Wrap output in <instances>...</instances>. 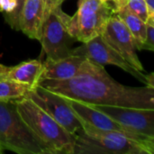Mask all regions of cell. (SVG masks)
Listing matches in <instances>:
<instances>
[{"label":"cell","instance_id":"6da1fadb","mask_svg":"<svg viewBox=\"0 0 154 154\" xmlns=\"http://www.w3.org/2000/svg\"><path fill=\"white\" fill-rule=\"evenodd\" d=\"M38 86L60 97L88 105L154 109V88H132L113 79L104 66L87 59L83 69L65 80H43Z\"/></svg>","mask_w":154,"mask_h":154},{"label":"cell","instance_id":"7a4b0ae2","mask_svg":"<svg viewBox=\"0 0 154 154\" xmlns=\"http://www.w3.org/2000/svg\"><path fill=\"white\" fill-rule=\"evenodd\" d=\"M25 125L47 147L50 154L75 153L76 135L69 134L28 97L14 100Z\"/></svg>","mask_w":154,"mask_h":154},{"label":"cell","instance_id":"3957f363","mask_svg":"<svg viewBox=\"0 0 154 154\" xmlns=\"http://www.w3.org/2000/svg\"><path fill=\"white\" fill-rule=\"evenodd\" d=\"M79 120L82 128L80 134H75V153L153 154L154 145L132 140L117 132L98 129Z\"/></svg>","mask_w":154,"mask_h":154},{"label":"cell","instance_id":"277c9868","mask_svg":"<svg viewBox=\"0 0 154 154\" xmlns=\"http://www.w3.org/2000/svg\"><path fill=\"white\" fill-rule=\"evenodd\" d=\"M0 147L19 154H50L21 118L14 100L0 101Z\"/></svg>","mask_w":154,"mask_h":154},{"label":"cell","instance_id":"5b68a950","mask_svg":"<svg viewBox=\"0 0 154 154\" xmlns=\"http://www.w3.org/2000/svg\"><path fill=\"white\" fill-rule=\"evenodd\" d=\"M114 14L113 5L106 0H79L78 11L67 23L68 31L84 43L101 35Z\"/></svg>","mask_w":154,"mask_h":154},{"label":"cell","instance_id":"8992f818","mask_svg":"<svg viewBox=\"0 0 154 154\" xmlns=\"http://www.w3.org/2000/svg\"><path fill=\"white\" fill-rule=\"evenodd\" d=\"M69 18L59 6L43 21L40 42L47 60H58L72 54L71 46L76 39L67 28Z\"/></svg>","mask_w":154,"mask_h":154},{"label":"cell","instance_id":"52a82bcc","mask_svg":"<svg viewBox=\"0 0 154 154\" xmlns=\"http://www.w3.org/2000/svg\"><path fill=\"white\" fill-rule=\"evenodd\" d=\"M72 54L84 55L91 61L101 66L108 64L116 65L131 74L142 83L154 88L153 73L145 75L142 71L135 69L117 51H116L104 40L102 35H98L84 42L82 46L72 49Z\"/></svg>","mask_w":154,"mask_h":154},{"label":"cell","instance_id":"ba28073f","mask_svg":"<svg viewBox=\"0 0 154 154\" xmlns=\"http://www.w3.org/2000/svg\"><path fill=\"white\" fill-rule=\"evenodd\" d=\"M26 97L31 98L69 134H76L81 130L79 118L62 97L40 86L31 89Z\"/></svg>","mask_w":154,"mask_h":154},{"label":"cell","instance_id":"9c48e42d","mask_svg":"<svg viewBox=\"0 0 154 154\" xmlns=\"http://www.w3.org/2000/svg\"><path fill=\"white\" fill-rule=\"evenodd\" d=\"M63 98L71 107L73 112L79 116V118L87 122L88 124L101 130L114 131V132L120 133L129 137L132 140H134L143 143L154 145V138L139 134L137 132H134L129 128L123 126L122 125H120L119 123L112 119L107 115L104 114L103 112L97 109L93 108L88 104H85L80 101L73 100L70 98H67V97H63Z\"/></svg>","mask_w":154,"mask_h":154},{"label":"cell","instance_id":"30bf717a","mask_svg":"<svg viewBox=\"0 0 154 154\" xmlns=\"http://www.w3.org/2000/svg\"><path fill=\"white\" fill-rule=\"evenodd\" d=\"M101 35L135 69L144 71V68L136 53L137 48L134 38L117 14H114L110 17Z\"/></svg>","mask_w":154,"mask_h":154},{"label":"cell","instance_id":"8fae6325","mask_svg":"<svg viewBox=\"0 0 154 154\" xmlns=\"http://www.w3.org/2000/svg\"><path fill=\"white\" fill-rule=\"evenodd\" d=\"M89 106L107 115L123 126L154 138V109H138L106 105Z\"/></svg>","mask_w":154,"mask_h":154},{"label":"cell","instance_id":"7c38bea8","mask_svg":"<svg viewBox=\"0 0 154 154\" xmlns=\"http://www.w3.org/2000/svg\"><path fill=\"white\" fill-rule=\"evenodd\" d=\"M87 57L80 54H70L58 60H47L42 62L40 82L43 80H65L77 75L84 66Z\"/></svg>","mask_w":154,"mask_h":154},{"label":"cell","instance_id":"4fadbf2b","mask_svg":"<svg viewBox=\"0 0 154 154\" xmlns=\"http://www.w3.org/2000/svg\"><path fill=\"white\" fill-rule=\"evenodd\" d=\"M44 16V2L42 0H25L21 10L18 26L29 38L40 41Z\"/></svg>","mask_w":154,"mask_h":154},{"label":"cell","instance_id":"5bb4252c","mask_svg":"<svg viewBox=\"0 0 154 154\" xmlns=\"http://www.w3.org/2000/svg\"><path fill=\"white\" fill-rule=\"evenodd\" d=\"M42 71V62L38 60H30L0 72V79L28 85L34 88L39 84Z\"/></svg>","mask_w":154,"mask_h":154},{"label":"cell","instance_id":"9a60e30c","mask_svg":"<svg viewBox=\"0 0 154 154\" xmlns=\"http://www.w3.org/2000/svg\"><path fill=\"white\" fill-rule=\"evenodd\" d=\"M115 14L120 17L132 33L134 38L137 50H143L146 37V23L136 14L132 13L126 6L115 10Z\"/></svg>","mask_w":154,"mask_h":154},{"label":"cell","instance_id":"2e32d148","mask_svg":"<svg viewBox=\"0 0 154 154\" xmlns=\"http://www.w3.org/2000/svg\"><path fill=\"white\" fill-rule=\"evenodd\" d=\"M32 87L12 80L0 79V101L20 99L27 96Z\"/></svg>","mask_w":154,"mask_h":154},{"label":"cell","instance_id":"e0dca14e","mask_svg":"<svg viewBox=\"0 0 154 154\" xmlns=\"http://www.w3.org/2000/svg\"><path fill=\"white\" fill-rule=\"evenodd\" d=\"M132 13L136 14L144 23L147 22L149 15L144 0H127L125 5Z\"/></svg>","mask_w":154,"mask_h":154},{"label":"cell","instance_id":"ac0fdd59","mask_svg":"<svg viewBox=\"0 0 154 154\" xmlns=\"http://www.w3.org/2000/svg\"><path fill=\"white\" fill-rule=\"evenodd\" d=\"M24 2H25V0H16V7L14 8V10L10 14H5V21L11 25L12 28H14L15 30H19L18 20H19V15H20V13L23 6Z\"/></svg>","mask_w":154,"mask_h":154},{"label":"cell","instance_id":"d6986e66","mask_svg":"<svg viewBox=\"0 0 154 154\" xmlns=\"http://www.w3.org/2000/svg\"><path fill=\"white\" fill-rule=\"evenodd\" d=\"M146 23V37L143 50L154 51V19L148 18Z\"/></svg>","mask_w":154,"mask_h":154},{"label":"cell","instance_id":"ffe728a7","mask_svg":"<svg viewBox=\"0 0 154 154\" xmlns=\"http://www.w3.org/2000/svg\"><path fill=\"white\" fill-rule=\"evenodd\" d=\"M65 0H44V16L43 21L49 15V14L55 8L61 5Z\"/></svg>","mask_w":154,"mask_h":154},{"label":"cell","instance_id":"44dd1931","mask_svg":"<svg viewBox=\"0 0 154 154\" xmlns=\"http://www.w3.org/2000/svg\"><path fill=\"white\" fill-rule=\"evenodd\" d=\"M16 7V0H0V12L5 14L12 13Z\"/></svg>","mask_w":154,"mask_h":154},{"label":"cell","instance_id":"7402d4cb","mask_svg":"<svg viewBox=\"0 0 154 154\" xmlns=\"http://www.w3.org/2000/svg\"><path fill=\"white\" fill-rule=\"evenodd\" d=\"M144 1H145V5L147 7L149 18L154 19V0H144Z\"/></svg>","mask_w":154,"mask_h":154},{"label":"cell","instance_id":"603a6c76","mask_svg":"<svg viewBox=\"0 0 154 154\" xmlns=\"http://www.w3.org/2000/svg\"><path fill=\"white\" fill-rule=\"evenodd\" d=\"M106 1L113 3L114 11L118 9V8H120V7L125 6L126 5V2H127V0H106Z\"/></svg>","mask_w":154,"mask_h":154},{"label":"cell","instance_id":"cb8c5ba5","mask_svg":"<svg viewBox=\"0 0 154 154\" xmlns=\"http://www.w3.org/2000/svg\"><path fill=\"white\" fill-rule=\"evenodd\" d=\"M9 69V67H6L3 64L0 63V72H4V71H6L7 69Z\"/></svg>","mask_w":154,"mask_h":154},{"label":"cell","instance_id":"d4e9b609","mask_svg":"<svg viewBox=\"0 0 154 154\" xmlns=\"http://www.w3.org/2000/svg\"><path fill=\"white\" fill-rule=\"evenodd\" d=\"M3 152H4V150H3V149H2V148L0 147V154L3 153Z\"/></svg>","mask_w":154,"mask_h":154},{"label":"cell","instance_id":"484cf974","mask_svg":"<svg viewBox=\"0 0 154 154\" xmlns=\"http://www.w3.org/2000/svg\"><path fill=\"white\" fill-rule=\"evenodd\" d=\"M42 1H43V2H44V0H42Z\"/></svg>","mask_w":154,"mask_h":154}]
</instances>
